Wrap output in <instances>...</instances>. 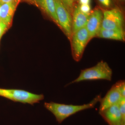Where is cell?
Masks as SVG:
<instances>
[{
    "instance_id": "24",
    "label": "cell",
    "mask_w": 125,
    "mask_h": 125,
    "mask_svg": "<svg viewBox=\"0 0 125 125\" xmlns=\"http://www.w3.org/2000/svg\"><path fill=\"white\" fill-rule=\"evenodd\" d=\"M73 1L75 5H76V4H78V0H73Z\"/></svg>"
},
{
    "instance_id": "1",
    "label": "cell",
    "mask_w": 125,
    "mask_h": 125,
    "mask_svg": "<svg viewBox=\"0 0 125 125\" xmlns=\"http://www.w3.org/2000/svg\"><path fill=\"white\" fill-rule=\"evenodd\" d=\"M101 98V95H98L90 103L83 105H66L51 102H45L44 106L55 116L58 123H61L67 117L78 112L94 107Z\"/></svg>"
},
{
    "instance_id": "15",
    "label": "cell",
    "mask_w": 125,
    "mask_h": 125,
    "mask_svg": "<svg viewBox=\"0 0 125 125\" xmlns=\"http://www.w3.org/2000/svg\"><path fill=\"white\" fill-rule=\"evenodd\" d=\"M64 6L72 15L75 5L73 0H61Z\"/></svg>"
},
{
    "instance_id": "17",
    "label": "cell",
    "mask_w": 125,
    "mask_h": 125,
    "mask_svg": "<svg viewBox=\"0 0 125 125\" xmlns=\"http://www.w3.org/2000/svg\"><path fill=\"white\" fill-rule=\"evenodd\" d=\"M123 97H125V80H120L115 83Z\"/></svg>"
},
{
    "instance_id": "20",
    "label": "cell",
    "mask_w": 125,
    "mask_h": 125,
    "mask_svg": "<svg viewBox=\"0 0 125 125\" xmlns=\"http://www.w3.org/2000/svg\"><path fill=\"white\" fill-rule=\"evenodd\" d=\"M91 2V0H78V4L90 5Z\"/></svg>"
},
{
    "instance_id": "25",
    "label": "cell",
    "mask_w": 125,
    "mask_h": 125,
    "mask_svg": "<svg viewBox=\"0 0 125 125\" xmlns=\"http://www.w3.org/2000/svg\"><path fill=\"white\" fill-rule=\"evenodd\" d=\"M122 125H125V123H124V124H122Z\"/></svg>"
},
{
    "instance_id": "21",
    "label": "cell",
    "mask_w": 125,
    "mask_h": 125,
    "mask_svg": "<svg viewBox=\"0 0 125 125\" xmlns=\"http://www.w3.org/2000/svg\"><path fill=\"white\" fill-rule=\"evenodd\" d=\"M31 4H33L36 6L38 7V0H27Z\"/></svg>"
},
{
    "instance_id": "4",
    "label": "cell",
    "mask_w": 125,
    "mask_h": 125,
    "mask_svg": "<svg viewBox=\"0 0 125 125\" xmlns=\"http://www.w3.org/2000/svg\"><path fill=\"white\" fill-rule=\"evenodd\" d=\"M70 41L73 58L75 61H80L86 45L90 41L88 33L85 26L72 34Z\"/></svg>"
},
{
    "instance_id": "6",
    "label": "cell",
    "mask_w": 125,
    "mask_h": 125,
    "mask_svg": "<svg viewBox=\"0 0 125 125\" xmlns=\"http://www.w3.org/2000/svg\"><path fill=\"white\" fill-rule=\"evenodd\" d=\"M60 28L70 41L72 36V17L61 0H54Z\"/></svg>"
},
{
    "instance_id": "10",
    "label": "cell",
    "mask_w": 125,
    "mask_h": 125,
    "mask_svg": "<svg viewBox=\"0 0 125 125\" xmlns=\"http://www.w3.org/2000/svg\"><path fill=\"white\" fill-rule=\"evenodd\" d=\"M117 87L114 84L100 101L99 111L106 109L113 105L117 104L122 97Z\"/></svg>"
},
{
    "instance_id": "26",
    "label": "cell",
    "mask_w": 125,
    "mask_h": 125,
    "mask_svg": "<svg viewBox=\"0 0 125 125\" xmlns=\"http://www.w3.org/2000/svg\"></svg>"
},
{
    "instance_id": "2",
    "label": "cell",
    "mask_w": 125,
    "mask_h": 125,
    "mask_svg": "<svg viewBox=\"0 0 125 125\" xmlns=\"http://www.w3.org/2000/svg\"><path fill=\"white\" fill-rule=\"evenodd\" d=\"M112 75V70L107 62L101 61L93 67L81 70L79 76L70 84L97 80L111 81Z\"/></svg>"
},
{
    "instance_id": "7",
    "label": "cell",
    "mask_w": 125,
    "mask_h": 125,
    "mask_svg": "<svg viewBox=\"0 0 125 125\" xmlns=\"http://www.w3.org/2000/svg\"><path fill=\"white\" fill-rule=\"evenodd\" d=\"M103 13L102 9L97 6L92 10L86 25L90 41L97 37L102 27Z\"/></svg>"
},
{
    "instance_id": "22",
    "label": "cell",
    "mask_w": 125,
    "mask_h": 125,
    "mask_svg": "<svg viewBox=\"0 0 125 125\" xmlns=\"http://www.w3.org/2000/svg\"><path fill=\"white\" fill-rule=\"evenodd\" d=\"M14 0H0V5L11 2V1Z\"/></svg>"
},
{
    "instance_id": "8",
    "label": "cell",
    "mask_w": 125,
    "mask_h": 125,
    "mask_svg": "<svg viewBox=\"0 0 125 125\" xmlns=\"http://www.w3.org/2000/svg\"><path fill=\"white\" fill-rule=\"evenodd\" d=\"M99 113L109 125H122L125 123L117 104L99 111Z\"/></svg>"
},
{
    "instance_id": "16",
    "label": "cell",
    "mask_w": 125,
    "mask_h": 125,
    "mask_svg": "<svg viewBox=\"0 0 125 125\" xmlns=\"http://www.w3.org/2000/svg\"><path fill=\"white\" fill-rule=\"evenodd\" d=\"M117 105L123 120L125 121V97H122L118 102Z\"/></svg>"
},
{
    "instance_id": "23",
    "label": "cell",
    "mask_w": 125,
    "mask_h": 125,
    "mask_svg": "<svg viewBox=\"0 0 125 125\" xmlns=\"http://www.w3.org/2000/svg\"><path fill=\"white\" fill-rule=\"evenodd\" d=\"M114 1L115 2H119V3H121V4H124L125 3V0H114Z\"/></svg>"
},
{
    "instance_id": "11",
    "label": "cell",
    "mask_w": 125,
    "mask_h": 125,
    "mask_svg": "<svg viewBox=\"0 0 125 125\" xmlns=\"http://www.w3.org/2000/svg\"><path fill=\"white\" fill-rule=\"evenodd\" d=\"M89 15L81 11L78 4L75 5L72 15V34L86 26Z\"/></svg>"
},
{
    "instance_id": "13",
    "label": "cell",
    "mask_w": 125,
    "mask_h": 125,
    "mask_svg": "<svg viewBox=\"0 0 125 125\" xmlns=\"http://www.w3.org/2000/svg\"><path fill=\"white\" fill-rule=\"evenodd\" d=\"M38 7L60 27L54 0H38Z\"/></svg>"
},
{
    "instance_id": "18",
    "label": "cell",
    "mask_w": 125,
    "mask_h": 125,
    "mask_svg": "<svg viewBox=\"0 0 125 125\" xmlns=\"http://www.w3.org/2000/svg\"><path fill=\"white\" fill-rule=\"evenodd\" d=\"M79 5L81 11L82 12L86 14H90L92 10L91 5Z\"/></svg>"
},
{
    "instance_id": "12",
    "label": "cell",
    "mask_w": 125,
    "mask_h": 125,
    "mask_svg": "<svg viewBox=\"0 0 125 125\" xmlns=\"http://www.w3.org/2000/svg\"><path fill=\"white\" fill-rule=\"evenodd\" d=\"M97 37L105 39L124 41L125 30L124 28L105 29L101 28Z\"/></svg>"
},
{
    "instance_id": "14",
    "label": "cell",
    "mask_w": 125,
    "mask_h": 125,
    "mask_svg": "<svg viewBox=\"0 0 125 125\" xmlns=\"http://www.w3.org/2000/svg\"><path fill=\"white\" fill-rule=\"evenodd\" d=\"M99 7L103 10H108L118 6L114 0H96Z\"/></svg>"
},
{
    "instance_id": "9",
    "label": "cell",
    "mask_w": 125,
    "mask_h": 125,
    "mask_svg": "<svg viewBox=\"0 0 125 125\" xmlns=\"http://www.w3.org/2000/svg\"><path fill=\"white\" fill-rule=\"evenodd\" d=\"M22 0H14L0 5V18L1 22L11 26L14 14L18 5Z\"/></svg>"
},
{
    "instance_id": "5",
    "label": "cell",
    "mask_w": 125,
    "mask_h": 125,
    "mask_svg": "<svg viewBox=\"0 0 125 125\" xmlns=\"http://www.w3.org/2000/svg\"><path fill=\"white\" fill-rule=\"evenodd\" d=\"M103 10V18L102 28L105 29L124 28V15L120 7L116 6L111 9Z\"/></svg>"
},
{
    "instance_id": "19",
    "label": "cell",
    "mask_w": 125,
    "mask_h": 125,
    "mask_svg": "<svg viewBox=\"0 0 125 125\" xmlns=\"http://www.w3.org/2000/svg\"><path fill=\"white\" fill-rule=\"evenodd\" d=\"M9 28V27L5 23L1 21H0V40L4 34Z\"/></svg>"
},
{
    "instance_id": "3",
    "label": "cell",
    "mask_w": 125,
    "mask_h": 125,
    "mask_svg": "<svg viewBox=\"0 0 125 125\" xmlns=\"http://www.w3.org/2000/svg\"><path fill=\"white\" fill-rule=\"evenodd\" d=\"M0 96L15 102L33 105L43 100V94H37L21 89H5L0 88Z\"/></svg>"
}]
</instances>
